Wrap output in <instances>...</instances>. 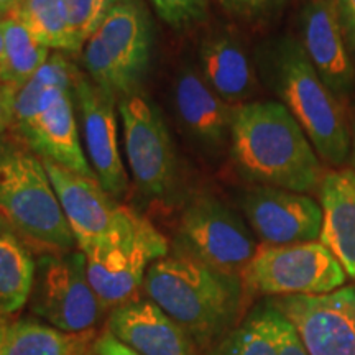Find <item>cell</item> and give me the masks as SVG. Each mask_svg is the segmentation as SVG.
<instances>
[{"label":"cell","instance_id":"9c48e42d","mask_svg":"<svg viewBox=\"0 0 355 355\" xmlns=\"http://www.w3.org/2000/svg\"><path fill=\"white\" fill-rule=\"evenodd\" d=\"M30 306L38 319L64 332L96 329L109 313L89 283L86 257L79 248L38 255Z\"/></svg>","mask_w":355,"mask_h":355},{"label":"cell","instance_id":"6da1fadb","mask_svg":"<svg viewBox=\"0 0 355 355\" xmlns=\"http://www.w3.org/2000/svg\"><path fill=\"white\" fill-rule=\"evenodd\" d=\"M229 153L252 184L313 193L326 170L303 128L279 101L235 107Z\"/></svg>","mask_w":355,"mask_h":355},{"label":"cell","instance_id":"d6a6232c","mask_svg":"<svg viewBox=\"0 0 355 355\" xmlns=\"http://www.w3.org/2000/svg\"><path fill=\"white\" fill-rule=\"evenodd\" d=\"M92 350L97 355H140L137 354L135 350L127 347L125 344H122L117 337H114L110 332L105 329L97 336L94 345H92Z\"/></svg>","mask_w":355,"mask_h":355},{"label":"cell","instance_id":"836d02e7","mask_svg":"<svg viewBox=\"0 0 355 355\" xmlns=\"http://www.w3.org/2000/svg\"><path fill=\"white\" fill-rule=\"evenodd\" d=\"M347 165L350 166V170L355 171V119L352 125H350V155H349Z\"/></svg>","mask_w":355,"mask_h":355},{"label":"cell","instance_id":"4316f807","mask_svg":"<svg viewBox=\"0 0 355 355\" xmlns=\"http://www.w3.org/2000/svg\"><path fill=\"white\" fill-rule=\"evenodd\" d=\"M79 50L104 24L119 0H63Z\"/></svg>","mask_w":355,"mask_h":355},{"label":"cell","instance_id":"d4e9b609","mask_svg":"<svg viewBox=\"0 0 355 355\" xmlns=\"http://www.w3.org/2000/svg\"><path fill=\"white\" fill-rule=\"evenodd\" d=\"M278 314L270 300L257 304L225 336L219 355H278Z\"/></svg>","mask_w":355,"mask_h":355},{"label":"cell","instance_id":"2e32d148","mask_svg":"<svg viewBox=\"0 0 355 355\" xmlns=\"http://www.w3.org/2000/svg\"><path fill=\"white\" fill-rule=\"evenodd\" d=\"M300 43L311 64L340 101L355 86V68L334 0H308L298 17Z\"/></svg>","mask_w":355,"mask_h":355},{"label":"cell","instance_id":"9a60e30c","mask_svg":"<svg viewBox=\"0 0 355 355\" xmlns=\"http://www.w3.org/2000/svg\"><path fill=\"white\" fill-rule=\"evenodd\" d=\"M173 104L184 133L202 152L220 155L229 148L235 107L214 92L196 66L178 71Z\"/></svg>","mask_w":355,"mask_h":355},{"label":"cell","instance_id":"d6986e66","mask_svg":"<svg viewBox=\"0 0 355 355\" xmlns=\"http://www.w3.org/2000/svg\"><path fill=\"white\" fill-rule=\"evenodd\" d=\"M199 71L214 92L234 107L252 102L259 92L255 63L230 30L217 28L201 40Z\"/></svg>","mask_w":355,"mask_h":355},{"label":"cell","instance_id":"ac0fdd59","mask_svg":"<svg viewBox=\"0 0 355 355\" xmlns=\"http://www.w3.org/2000/svg\"><path fill=\"white\" fill-rule=\"evenodd\" d=\"M105 327L140 355H199L188 332L148 298L110 309Z\"/></svg>","mask_w":355,"mask_h":355},{"label":"cell","instance_id":"f35d334b","mask_svg":"<svg viewBox=\"0 0 355 355\" xmlns=\"http://www.w3.org/2000/svg\"><path fill=\"white\" fill-rule=\"evenodd\" d=\"M87 355H97V354H96V352H94V350H91V352H89V354H87Z\"/></svg>","mask_w":355,"mask_h":355},{"label":"cell","instance_id":"e0dca14e","mask_svg":"<svg viewBox=\"0 0 355 355\" xmlns=\"http://www.w3.org/2000/svg\"><path fill=\"white\" fill-rule=\"evenodd\" d=\"M12 127L21 144L38 158L99 180L81 145L73 92H61L48 107Z\"/></svg>","mask_w":355,"mask_h":355},{"label":"cell","instance_id":"603a6c76","mask_svg":"<svg viewBox=\"0 0 355 355\" xmlns=\"http://www.w3.org/2000/svg\"><path fill=\"white\" fill-rule=\"evenodd\" d=\"M37 260L13 232L0 235V316L17 313L30 301Z\"/></svg>","mask_w":355,"mask_h":355},{"label":"cell","instance_id":"44dd1931","mask_svg":"<svg viewBox=\"0 0 355 355\" xmlns=\"http://www.w3.org/2000/svg\"><path fill=\"white\" fill-rule=\"evenodd\" d=\"M97 331L64 332L42 319L21 318L7 322L6 355H87Z\"/></svg>","mask_w":355,"mask_h":355},{"label":"cell","instance_id":"5bb4252c","mask_svg":"<svg viewBox=\"0 0 355 355\" xmlns=\"http://www.w3.org/2000/svg\"><path fill=\"white\" fill-rule=\"evenodd\" d=\"M42 162L78 248L84 254L114 229L123 206L110 196L96 178L78 175L48 159Z\"/></svg>","mask_w":355,"mask_h":355},{"label":"cell","instance_id":"1f68e13d","mask_svg":"<svg viewBox=\"0 0 355 355\" xmlns=\"http://www.w3.org/2000/svg\"><path fill=\"white\" fill-rule=\"evenodd\" d=\"M17 92H19V89L13 87L12 84L0 83V137L8 127L13 125Z\"/></svg>","mask_w":355,"mask_h":355},{"label":"cell","instance_id":"cb8c5ba5","mask_svg":"<svg viewBox=\"0 0 355 355\" xmlns=\"http://www.w3.org/2000/svg\"><path fill=\"white\" fill-rule=\"evenodd\" d=\"M8 15L20 20L30 35L48 50L69 55L81 53L71 32L63 0H20Z\"/></svg>","mask_w":355,"mask_h":355},{"label":"cell","instance_id":"f546056e","mask_svg":"<svg viewBox=\"0 0 355 355\" xmlns=\"http://www.w3.org/2000/svg\"><path fill=\"white\" fill-rule=\"evenodd\" d=\"M278 355H309L298 332L282 313L278 314Z\"/></svg>","mask_w":355,"mask_h":355},{"label":"cell","instance_id":"4fadbf2b","mask_svg":"<svg viewBox=\"0 0 355 355\" xmlns=\"http://www.w3.org/2000/svg\"><path fill=\"white\" fill-rule=\"evenodd\" d=\"M73 97L89 163L104 189L121 199L128 189V176L119 148V101L86 74L78 79Z\"/></svg>","mask_w":355,"mask_h":355},{"label":"cell","instance_id":"f1b7e54d","mask_svg":"<svg viewBox=\"0 0 355 355\" xmlns=\"http://www.w3.org/2000/svg\"><path fill=\"white\" fill-rule=\"evenodd\" d=\"M155 12L171 28L184 30L206 20L209 0H152Z\"/></svg>","mask_w":355,"mask_h":355},{"label":"cell","instance_id":"74e56055","mask_svg":"<svg viewBox=\"0 0 355 355\" xmlns=\"http://www.w3.org/2000/svg\"><path fill=\"white\" fill-rule=\"evenodd\" d=\"M7 232H12V229H10V225H8V222L6 220V217H3L2 212H0V235H3Z\"/></svg>","mask_w":355,"mask_h":355},{"label":"cell","instance_id":"7402d4cb","mask_svg":"<svg viewBox=\"0 0 355 355\" xmlns=\"http://www.w3.org/2000/svg\"><path fill=\"white\" fill-rule=\"evenodd\" d=\"M81 76L83 73L68 56L61 53L50 55L38 73L17 92L13 125L48 107L61 92H74V86Z\"/></svg>","mask_w":355,"mask_h":355},{"label":"cell","instance_id":"5b68a950","mask_svg":"<svg viewBox=\"0 0 355 355\" xmlns=\"http://www.w3.org/2000/svg\"><path fill=\"white\" fill-rule=\"evenodd\" d=\"M168 254L165 235L140 212L123 206L114 229L84 252L89 283L110 311L140 298L148 268Z\"/></svg>","mask_w":355,"mask_h":355},{"label":"cell","instance_id":"3957f363","mask_svg":"<svg viewBox=\"0 0 355 355\" xmlns=\"http://www.w3.org/2000/svg\"><path fill=\"white\" fill-rule=\"evenodd\" d=\"M144 293L188 332L198 349H206L237 321L245 288L241 277L173 248L148 268Z\"/></svg>","mask_w":355,"mask_h":355},{"label":"cell","instance_id":"8d00e7d4","mask_svg":"<svg viewBox=\"0 0 355 355\" xmlns=\"http://www.w3.org/2000/svg\"><path fill=\"white\" fill-rule=\"evenodd\" d=\"M6 329H7L6 318L0 316V355H6Z\"/></svg>","mask_w":355,"mask_h":355},{"label":"cell","instance_id":"4dcf8cb0","mask_svg":"<svg viewBox=\"0 0 355 355\" xmlns=\"http://www.w3.org/2000/svg\"><path fill=\"white\" fill-rule=\"evenodd\" d=\"M334 3L349 50L355 53V0H334Z\"/></svg>","mask_w":355,"mask_h":355},{"label":"cell","instance_id":"7c38bea8","mask_svg":"<svg viewBox=\"0 0 355 355\" xmlns=\"http://www.w3.org/2000/svg\"><path fill=\"white\" fill-rule=\"evenodd\" d=\"M239 202L261 245H291L321 237L322 207L308 194L252 184L241 191Z\"/></svg>","mask_w":355,"mask_h":355},{"label":"cell","instance_id":"d590c367","mask_svg":"<svg viewBox=\"0 0 355 355\" xmlns=\"http://www.w3.org/2000/svg\"><path fill=\"white\" fill-rule=\"evenodd\" d=\"M20 0H0V13H2L3 17L8 15L13 8L19 6Z\"/></svg>","mask_w":355,"mask_h":355},{"label":"cell","instance_id":"30bf717a","mask_svg":"<svg viewBox=\"0 0 355 355\" xmlns=\"http://www.w3.org/2000/svg\"><path fill=\"white\" fill-rule=\"evenodd\" d=\"M128 170L146 198L170 196L178 180V158L162 110L141 92L117 102Z\"/></svg>","mask_w":355,"mask_h":355},{"label":"cell","instance_id":"83f0119b","mask_svg":"<svg viewBox=\"0 0 355 355\" xmlns=\"http://www.w3.org/2000/svg\"><path fill=\"white\" fill-rule=\"evenodd\" d=\"M222 10L247 25L261 26L279 17L286 0H217Z\"/></svg>","mask_w":355,"mask_h":355},{"label":"cell","instance_id":"7a4b0ae2","mask_svg":"<svg viewBox=\"0 0 355 355\" xmlns=\"http://www.w3.org/2000/svg\"><path fill=\"white\" fill-rule=\"evenodd\" d=\"M257 74L298 121L322 163L344 166L350 155V123L343 101L324 84L291 35L266 40L255 51Z\"/></svg>","mask_w":355,"mask_h":355},{"label":"cell","instance_id":"484cf974","mask_svg":"<svg viewBox=\"0 0 355 355\" xmlns=\"http://www.w3.org/2000/svg\"><path fill=\"white\" fill-rule=\"evenodd\" d=\"M2 26L6 40V68L0 83L21 89L46 63L50 50L42 46L15 17H3Z\"/></svg>","mask_w":355,"mask_h":355},{"label":"cell","instance_id":"277c9868","mask_svg":"<svg viewBox=\"0 0 355 355\" xmlns=\"http://www.w3.org/2000/svg\"><path fill=\"white\" fill-rule=\"evenodd\" d=\"M0 212L38 255L78 248L42 158L19 141L0 140Z\"/></svg>","mask_w":355,"mask_h":355},{"label":"cell","instance_id":"8992f818","mask_svg":"<svg viewBox=\"0 0 355 355\" xmlns=\"http://www.w3.org/2000/svg\"><path fill=\"white\" fill-rule=\"evenodd\" d=\"M152 19L140 0H119L81 50L87 76L115 99L140 92L152 61Z\"/></svg>","mask_w":355,"mask_h":355},{"label":"cell","instance_id":"ab89813d","mask_svg":"<svg viewBox=\"0 0 355 355\" xmlns=\"http://www.w3.org/2000/svg\"><path fill=\"white\" fill-rule=\"evenodd\" d=\"M0 19H3V15H2V13H0Z\"/></svg>","mask_w":355,"mask_h":355},{"label":"cell","instance_id":"ba28073f","mask_svg":"<svg viewBox=\"0 0 355 355\" xmlns=\"http://www.w3.org/2000/svg\"><path fill=\"white\" fill-rule=\"evenodd\" d=\"M347 273L321 241L291 245H260L242 273L245 291L277 298L324 295L343 288Z\"/></svg>","mask_w":355,"mask_h":355},{"label":"cell","instance_id":"8fae6325","mask_svg":"<svg viewBox=\"0 0 355 355\" xmlns=\"http://www.w3.org/2000/svg\"><path fill=\"white\" fill-rule=\"evenodd\" d=\"M268 300L293 324L309 355H355V285Z\"/></svg>","mask_w":355,"mask_h":355},{"label":"cell","instance_id":"e575fe53","mask_svg":"<svg viewBox=\"0 0 355 355\" xmlns=\"http://www.w3.org/2000/svg\"><path fill=\"white\" fill-rule=\"evenodd\" d=\"M3 68H6V40H3L2 19H0V79H2Z\"/></svg>","mask_w":355,"mask_h":355},{"label":"cell","instance_id":"52a82bcc","mask_svg":"<svg viewBox=\"0 0 355 355\" xmlns=\"http://www.w3.org/2000/svg\"><path fill=\"white\" fill-rule=\"evenodd\" d=\"M259 247L241 214L212 194H199L181 212L173 248L222 273L242 278Z\"/></svg>","mask_w":355,"mask_h":355},{"label":"cell","instance_id":"ffe728a7","mask_svg":"<svg viewBox=\"0 0 355 355\" xmlns=\"http://www.w3.org/2000/svg\"><path fill=\"white\" fill-rule=\"evenodd\" d=\"M322 207L321 241L355 282V171H326L318 189Z\"/></svg>","mask_w":355,"mask_h":355}]
</instances>
